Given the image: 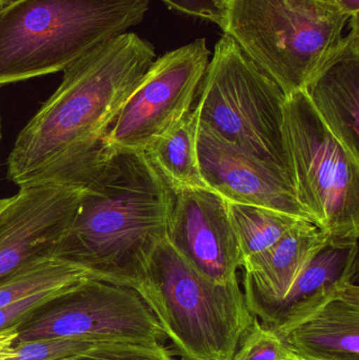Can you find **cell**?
I'll return each instance as SVG.
<instances>
[{
    "instance_id": "cell-1",
    "label": "cell",
    "mask_w": 359,
    "mask_h": 360,
    "mask_svg": "<svg viewBox=\"0 0 359 360\" xmlns=\"http://www.w3.org/2000/svg\"><path fill=\"white\" fill-rule=\"evenodd\" d=\"M81 190L71 226L54 259L90 278L136 291L158 245L166 240L175 194L145 152L105 141L27 181Z\"/></svg>"
},
{
    "instance_id": "cell-2",
    "label": "cell",
    "mask_w": 359,
    "mask_h": 360,
    "mask_svg": "<svg viewBox=\"0 0 359 360\" xmlns=\"http://www.w3.org/2000/svg\"><path fill=\"white\" fill-rule=\"evenodd\" d=\"M155 58L151 42L126 32L67 68L60 86L17 136L8 156V179L22 186L105 141Z\"/></svg>"
},
{
    "instance_id": "cell-3",
    "label": "cell",
    "mask_w": 359,
    "mask_h": 360,
    "mask_svg": "<svg viewBox=\"0 0 359 360\" xmlns=\"http://www.w3.org/2000/svg\"><path fill=\"white\" fill-rule=\"evenodd\" d=\"M149 8L150 0H16L0 10V86L65 71Z\"/></svg>"
},
{
    "instance_id": "cell-4",
    "label": "cell",
    "mask_w": 359,
    "mask_h": 360,
    "mask_svg": "<svg viewBox=\"0 0 359 360\" xmlns=\"http://www.w3.org/2000/svg\"><path fill=\"white\" fill-rule=\"evenodd\" d=\"M223 31L282 89L303 91L359 34L358 16L320 0H226Z\"/></svg>"
},
{
    "instance_id": "cell-5",
    "label": "cell",
    "mask_w": 359,
    "mask_h": 360,
    "mask_svg": "<svg viewBox=\"0 0 359 360\" xmlns=\"http://www.w3.org/2000/svg\"><path fill=\"white\" fill-rule=\"evenodd\" d=\"M136 291L181 360L233 359L255 319L238 279L216 283L204 278L167 239Z\"/></svg>"
},
{
    "instance_id": "cell-6",
    "label": "cell",
    "mask_w": 359,
    "mask_h": 360,
    "mask_svg": "<svg viewBox=\"0 0 359 360\" xmlns=\"http://www.w3.org/2000/svg\"><path fill=\"white\" fill-rule=\"evenodd\" d=\"M193 111L211 132L287 171V96L227 34L215 44ZM289 175V174H288Z\"/></svg>"
},
{
    "instance_id": "cell-7",
    "label": "cell",
    "mask_w": 359,
    "mask_h": 360,
    "mask_svg": "<svg viewBox=\"0 0 359 360\" xmlns=\"http://www.w3.org/2000/svg\"><path fill=\"white\" fill-rule=\"evenodd\" d=\"M287 171L310 219L332 239L359 238V160L327 128L303 91L287 97Z\"/></svg>"
},
{
    "instance_id": "cell-8",
    "label": "cell",
    "mask_w": 359,
    "mask_h": 360,
    "mask_svg": "<svg viewBox=\"0 0 359 360\" xmlns=\"http://www.w3.org/2000/svg\"><path fill=\"white\" fill-rule=\"evenodd\" d=\"M53 338L134 344H164L167 340L138 292L94 278L65 288L17 323L15 345Z\"/></svg>"
},
{
    "instance_id": "cell-9",
    "label": "cell",
    "mask_w": 359,
    "mask_h": 360,
    "mask_svg": "<svg viewBox=\"0 0 359 360\" xmlns=\"http://www.w3.org/2000/svg\"><path fill=\"white\" fill-rule=\"evenodd\" d=\"M211 55L206 39L197 38L155 59L107 131L105 143L145 152L172 130L191 111Z\"/></svg>"
},
{
    "instance_id": "cell-10",
    "label": "cell",
    "mask_w": 359,
    "mask_h": 360,
    "mask_svg": "<svg viewBox=\"0 0 359 360\" xmlns=\"http://www.w3.org/2000/svg\"><path fill=\"white\" fill-rule=\"evenodd\" d=\"M80 195V188L52 182L20 186L0 211V281L54 259Z\"/></svg>"
},
{
    "instance_id": "cell-11",
    "label": "cell",
    "mask_w": 359,
    "mask_h": 360,
    "mask_svg": "<svg viewBox=\"0 0 359 360\" xmlns=\"http://www.w3.org/2000/svg\"><path fill=\"white\" fill-rule=\"evenodd\" d=\"M167 241L200 276L216 283L237 279L242 256L223 197L209 188L175 194Z\"/></svg>"
},
{
    "instance_id": "cell-12",
    "label": "cell",
    "mask_w": 359,
    "mask_h": 360,
    "mask_svg": "<svg viewBox=\"0 0 359 360\" xmlns=\"http://www.w3.org/2000/svg\"><path fill=\"white\" fill-rule=\"evenodd\" d=\"M197 156L208 188L225 200L259 205L309 220L286 171L219 139L198 122Z\"/></svg>"
},
{
    "instance_id": "cell-13",
    "label": "cell",
    "mask_w": 359,
    "mask_h": 360,
    "mask_svg": "<svg viewBox=\"0 0 359 360\" xmlns=\"http://www.w3.org/2000/svg\"><path fill=\"white\" fill-rule=\"evenodd\" d=\"M359 238L332 239L316 254L284 298L255 313L276 334L358 285Z\"/></svg>"
},
{
    "instance_id": "cell-14",
    "label": "cell",
    "mask_w": 359,
    "mask_h": 360,
    "mask_svg": "<svg viewBox=\"0 0 359 360\" xmlns=\"http://www.w3.org/2000/svg\"><path fill=\"white\" fill-rule=\"evenodd\" d=\"M329 240L330 236L315 224L303 220L273 247L246 258L242 283L252 314L282 300Z\"/></svg>"
},
{
    "instance_id": "cell-15",
    "label": "cell",
    "mask_w": 359,
    "mask_h": 360,
    "mask_svg": "<svg viewBox=\"0 0 359 360\" xmlns=\"http://www.w3.org/2000/svg\"><path fill=\"white\" fill-rule=\"evenodd\" d=\"M303 93L329 131L359 160V34Z\"/></svg>"
},
{
    "instance_id": "cell-16",
    "label": "cell",
    "mask_w": 359,
    "mask_h": 360,
    "mask_svg": "<svg viewBox=\"0 0 359 360\" xmlns=\"http://www.w3.org/2000/svg\"><path fill=\"white\" fill-rule=\"evenodd\" d=\"M278 335L299 356L359 360V285Z\"/></svg>"
},
{
    "instance_id": "cell-17",
    "label": "cell",
    "mask_w": 359,
    "mask_h": 360,
    "mask_svg": "<svg viewBox=\"0 0 359 360\" xmlns=\"http://www.w3.org/2000/svg\"><path fill=\"white\" fill-rule=\"evenodd\" d=\"M197 128V117L191 110L172 130L156 139L145 151L174 194L209 188L198 162Z\"/></svg>"
},
{
    "instance_id": "cell-18",
    "label": "cell",
    "mask_w": 359,
    "mask_h": 360,
    "mask_svg": "<svg viewBox=\"0 0 359 360\" xmlns=\"http://www.w3.org/2000/svg\"><path fill=\"white\" fill-rule=\"evenodd\" d=\"M238 247L246 258L267 251L290 232L303 218L259 205L226 200Z\"/></svg>"
},
{
    "instance_id": "cell-19",
    "label": "cell",
    "mask_w": 359,
    "mask_h": 360,
    "mask_svg": "<svg viewBox=\"0 0 359 360\" xmlns=\"http://www.w3.org/2000/svg\"><path fill=\"white\" fill-rule=\"evenodd\" d=\"M84 278L90 277L70 264L55 259L39 262L0 281V308L32 294L67 287Z\"/></svg>"
},
{
    "instance_id": "cell-20",
    "label": "cell",
    "mask_w": 359,
    "mask_h": 360,
    "mask_svg": "<svg viewBox=\"0 0 359 360\" xmlns=\"http://www.w3.org/2000/svg\"><path fill=\"white\" fill-rule=\"evenodd\" d=\"M109 340L86 338H53L20 342L6 360H57L110 344Z\"/></svg>"
},
{
    "instance_id": "cell-21",
    "label": "cell",
    "mask_w": 359,
    "mask_h": 360,
    "mask_svg": "<svg viewBox=\"0 0 359 360\" xmlns=\"http://www.w3.org/2000/svg\"><path fill=\"white\" fill-rule=\"evenodd\" d=\"M296 355L273 330L255 317L232 360H291Z\"/></svg>"
},
{
    "instance_id": "cell-22",
    "label": "cell",
    "mask_w": 359,
    "mask_h": 360,
    "mask_svg": "<svg viewBox=\"0 0 359 360\" xmlns=\"http://www.w3.org/2000/svg\"><path fill=\"white\" fill-rule=\"evenodd\" d=\"M164 344L110 342L79 354L57 360H175Z\"/></svg>"
},
{
    "instance_id": "cell-23",
    "label": "cell",
    "mask_w": 359,
    "mask_h": 360,
    "mask_svg": "<svg viewBox=\"0 0 359 360\" xmlns=\"http://www.w3.org/2000/svg\"><path fill=\"white\" fill-rule=\"evenodd\" d=\"M169 8L218 25L225 23L226 0H162Z\"/></svg>"
},
{
    "instance_id": "cell-24",
    "label": "cell",
    "mask_w": 359,
    "mask_h": 360,
    "mask_svg": "<svg viewBox=\"0 0 359 360\" xmlns=\"http://www.w3.org/2000/svg\"><path fill=\"white\" fill-rule=\"evenodd\" d=\"M74 285V283H73ZM69 287V285H67ZM67 287L56 288V289L46 290L32 294L27 297L22 298L18 302H13L8 306L0 308V330L12 327L16 323H20L27 315L31 314L38 307L54 297L61 290Z\"/></svg>"
},
{
    "instance_id": "cell-25",
    "label": "cell",
    "mask_w": 359,
    "mask_h": 360,
    "mask_svg": "<svg viewBox=\"0 0 359 360\" xmlns=\"http://www.w3.org/2000/svg\"><path fill=\"white\" fill-rule=\"evenodd\" d=\"M16 338L17 323L12 327L0 330V360H6L11 357Z\"/></svg>"
},
{
    "instance_id": "cell-26",
    "label": "cell",
    "mask_w": 359,
    "mask_h": 360,
    "mask_svg": "<svg viewBox=\"0 0 359 360\" xmlns=\"http://www.w3.org/2000/svg\"><path fill=\"white\" fill-rule=\"evenodd\" d=\"M335 4L345 11L351 16H358L359 14V0H337Z\"/></svg>"
},
{
    "instance_id": "cell-27",
    "label": "cell",
    "mask_w": 359,
    "mask_h": 360,
    "mask_svg": "<svg viewBox=\"0 0 359 360\" xmlns=\"http://www.w3.org/2000/svg\"><path fill=\"white\" fill-rule=\"evenodd\" d=\"M14 1H16V0H0V10L6 8V6H10Z\"/></svg>"
},
{
    "instance_id": "cell-28",
    "label": "cell",
    "mask_w": 359,
    "mask_h": 360,
    "mask_svg": "<svg viewBox=\"0 0 359 360\" xmlns=\"http://www.w3.org/2000/svg\"><path fill=\"white\" fill-rule=\"evenodd\" d=\"M10 198L0 199V211H1V210L8 205V201H10Z\"/></svg>"
},
{
    "instance_id": "cell-29",
    "label": "cell",
    "mask_w": 359,
    "mask_h": 360,
    "mask_svg": "<svg viewBox=\"0 0 359 360\" xmlns=\"http://www.w3.org/2000/svg\"><path fill=\"white\" fill-rule=\"evenodd\" d=\"M291 360H315V359H307V357H303V356H299V355H296V356H295L294 359H292Z\"/></svg>"
},
{
    "instance_id": "cell-30",
    "label": "cell",
    "mask_w": 359,
    "mask_h": 360,
    "mask_svg": "<svg viewBox=\"0 0 359 360\" xmlns=\"http://www.w3.org/2000/svg\"><path fill=\"white\" fill-rule=\"evenodd\" d=\"M320 1L330 2V4H335V1H337V0H320Z\"/></svg>"
},
{
    "instance_id": "cell-31",
    "label": "cell",
    "mask_w": 359,
    "mask_h": 360,
    "mask_svg": "<svg viewBox=\"0 0 359 360\" xmlns=\"http://www.w3.org/2000/svg\"><path fill=\"white\" fill-rule=\"evenodd\" d=\"M0 136H1V135H0Z\"/></svg>"
}]
</instances>
